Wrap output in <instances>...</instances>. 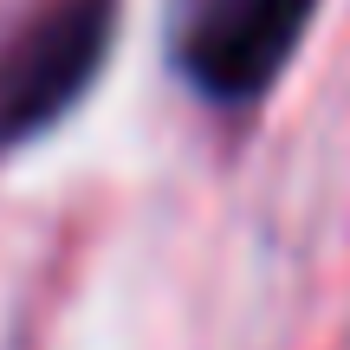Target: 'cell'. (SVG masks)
Returning a JSON list of instances; mask_svg holds the SVG:
<instances>
[{
  "instance_id": "obj_2",
  "label": "cell",
  "mask_w": 350,
  "mask_h": 350,
  "mask_svg": "<svg viewBox=\"0 0 350 350\" xmlns=\"http://www.w3.org/2000/svg\"><path fill=\"white\" fill-rule=\"evenodd\" d=\"M111 46V0H52L0 46V143L46 130Z\"/></svg>"
},
{
  "instance_id": "obj_1",
  "label": "cell",
  "mask_w": 350,
  "mask_h": 350,
  "mask_svg": "<svg viewBox=\"0 0 350 350\" xmlns=\"http://www.w3.org/2000/svg\"><path fill=\"white\" fill-rule=\"evenodd\" d=\"M318 0H175V65L195 91L240 104L273 85Z\"/></svg>"
}]
</instances>
